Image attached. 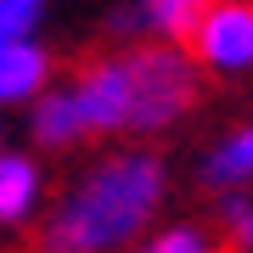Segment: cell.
Here are the masks:
<instances>
[{"label":"cell","instance_id":"12","mask_svg":"<svg viewBox=\"0 0 253 253\" xmlns=\"http://www.w3.org/2000/svg\"><path fill=\"white\" fill-rule=\"evenodd\" d=\"M0 146H6V141H0Z\"/></svg>","mask_w":253,"mask_h":253},{"label":"cell","instance_id":"10","mask_svg":"<svg viewBox=\"0 0 253 253\" xmlns=\"http://www.w3.org/2000/svg\"><path fill=\"white\" fill-rule=\"evenodd\" d=\"M219 242L225 253H253V191H219Z\"/></svg>","mask_w":253,"mask_h":253},{"label":"cell","instance_id":"7","mask_svg":"<svg viewBox=\"0 0 253 253\" xmlns=\"http://www.w3.org/2000/svg\"><path fill=\"white\" fill-rule=\"evenodd\" d=\"M203 186L208 191H242V186H253V118L236 124L219 146L203 152Z\"/></svg>","mask_w":253,"mask_h":253},{"label":"cell","instance_id":"3","mask_svg":"<svg viewBox=\"0 0 253 253\" xmlns=\"http://www.w3.org/2000/svg\"><path fill=\"white\" fill-rule=\"evenodd\" d=\"M186 51L203 73H248L253 68V0H208L186 34Z\"/></svg>","mask_w":253,"mask_h":253},{"label":"cell","instance_id":"2","mask_svg":"<svg viewBox=\"0 0 253 253\" xmlns=\"http://www.w3.org/2000/svg\"><path fill=\"white\" fill-rule=\"evenodd\" d=\"M68 90L79 101L90 135L146 141L197 107L203 68L191 62L180 40H129V45L96 51L90 62H79Z\"/></svg>","mask_w":253,"mask_h":253},{"label":"cell","instance_id":"4","mask_svg":"<svg viewBox=\"0 0 253 253\" xmlns=\"http://www.w3.org/2000/svg\"><path fill=\"white\" fill-rule=\"evenodd\" d=\"M40 197H45V174L28 152H11L0 146V231H17L40 214Z\"/></svg>","mask_w":253,"mask_h":253},{"label":"cell","instance_id":"8","mask_svg":"<svg viewBox=\"0 0 253 253\" xmlns=\"http://www.w3.org/2000/svg\"><path fill=\"white\" fill-rule=\"evenodd\" d=\"M203 6H208V0H135V11L118 17V23H124V28H146V34H158V40H180V45H186L191 23L203 17Z\"/></svg>","mask_w":253,"mask_h":253},{"label":"cell","instance_id":"9","mask_svg":"<svg viewBox=\"0 0 253 253\" xmlns=\"http://www.w3.org/2000/svg\"><path fill=\"white\" fill-rule=\"evenodd\" d=\"M124 253H225V242L197 219H174V225H152L146 236H135Z\"/></svg>","mask_w":253,"mask_h":253},{"label":"cell","instance_id":"11","mask_svg":"<svg viewBox=\"0 0 253 253\" xmlns=\"http://www.w3.org/2000/svg\"><path fill=\"white\" fill-rule=\"evenodd\" d=\"M51 0H0V40H34Z\"/></svg>","mask_w":253,"mask_h":253},{"label":"cell","instance_id":"1","mask_svg":"<svg viewBox=\"0 0 253 253\" xmlns=\"http://www.w3.org/2000/svg\"><path fill=\"white\" fill-rule=\"evenodd\" d=\"M169 203V163L152 146H113L56 191L34 225V253H124L158 225Z\"/></svg>","mask_w":253,"mask_h":253},{"label":"cell","instance_id":"6","mask_svg":"<svg viewBox=\"0 0 253 253\" xmlns=\"http://www.w3.org/2000/svg\"><path fill=\"white\" fill-rule=\"evenodd\" d=\"M28 129H34V141H40V146H51V152L90 141V129H84V113H79V101H73L68 84H45V90L34 96V118H28Z\"/></svg>","mask_w":253,"mask_h":253},{"label":"cell","instance_id":"5","mask_svg":"<svg viewBox=\"0 0 253 253\" xmlns=\"http://www.w3.org/2000/svg\"><path fill=\"white\" fill-rule=\"evenodd\" d=\"M51 84V51L40 40H0V107H23Z\"/></svg>","mask_w":253,"mask_h":253}]
</instances>
